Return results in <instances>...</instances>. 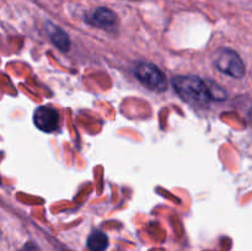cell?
Here are the masks:
<instances>
[{"instance_id":"1","label":"cell","mask_w":252,"mask_h":251,"mask_svg":"<svg viewBox=\"0 0 252 251\" xmlns=\"http://www.w3.org/2000/svg\"><path fill=\"white\" fill-rule=\"evenodd\" d=\"M172 85L180 97L192 106L206 107L213 100L212 88L198 76H175L172 79Z\"/></svg>"},{"instance_id":"2","label":"cell","mask_w":252,"mask_h":251,"mask_svg":"<svg viewBox=\"0 0 252 251\" xmlns=\"http://www.w3.org/2000/svg\"><path fill=\"white\" fill-rule=\"evenodd\" d=\"M134 74L138 80L155 93H162L167 89V80L165 74L157 65L148 62H140L135 65Z\"/></svg>"},{"instance_id":"3","label":"cell","mask_w":252,"mask_h":251,"mask_svg":"<svg viewBox=\"0 0 252 251\" xmlns=\"http://www.w3.org/2000/svg\"><path fill=\"white\" fill-rule=\"evenodd\" d=\"M216 65L221 73L235 79H241L245 75V65L239 54L231 49H223L217 56Z\"/></svg>"},{"instance_id":"4","label":"cell","mask_w":252,"mask_h":251,"mask_svg":"<svg viewBox=\"0 0 252 251\" xmlns=\"http://www.w3.org/2000/svg\"><path fill=\"white\" fill-rule=\"evenodd\" d=\"M59 121H61V117H59L58 111L54 110L51 106H39L34 111L33 122L42 132H54L59 127Z\"/></svg>"},{"instance_id":"5","label":"cell","mask_w":252,"mask_h":251,"mask_svg":"<svg viewBox=\"0 0 252 251\" xmlns=\"http://www.w3.org/2000/svg\"><path fill=\"white\" fill-rule=\"evenodd\" d=\"M88 22L90 25L103 30H112L116 22V15L112 10L107 7H97L90 16H88Z\"/></svg>"},{"instance_id":"6","label":"cell","mask_w":252,"mask_h":251,"mask_svg":"<svg viewBox=\"0 0 252 251\" xmlns=\"http://www.w3.org/2000/svg\"><path fill=\"white\" fill-rule=\"evenodd\" d=\"M48 34L51 41L56 44V47L58 49L65 52L70 48V39H69L68 34L63 30L59 29V27L52 26L51 30L48 31Z\"/></svg>"},{"instance_id":"7","label":"cell","mask_w":252,"mask_h":251,"mask_svg":"<svg viewBox=\"0 0 252 251\" xmlns=\"http://www.w3.org/2000/svg\"><path fill=\"white\" fill-rule=\"evenodd\" d=\"M108 246V238L105 233L95 230L88 239V248L90 251H105Z\"/></svg>"},{"instance_id":"8","label":"cell","mask_w":252,"mask_h":251,"mask_svg":"<svg viewBox=\"0 0 252 251\" xmlns=\"http://www.w3.org/2000/svg\"><path fill=\"white\" fill-rule=\"evenodd\" d=\"M21 251H39V250L37 246L33 245V244H26V245L21 249Z\"/></svg>"}]
</instances>
